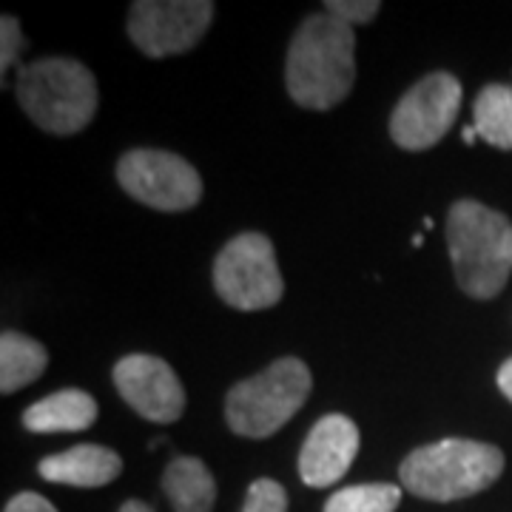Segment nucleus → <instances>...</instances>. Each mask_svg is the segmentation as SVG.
I'll use <instances>...</instances> for the list:
<instances>
[{"label": "nucleus", "mask_w": 512, "mask_h": 512, "mask_svg": "<svg viewBox=\"0 0 512 512\" xmlns=\"http://www.w3.org/2000/svg\"><path fill=\"white\" fill-rule=\"evenodd\" d=\"M214 20L211 0H137L128 9V40L146 57L185 55Z\"/></svg>", "instance_id": "6e6552de"}, {"label": "nucleus", "mask_w": 512, "mask_h": 512, "mask_svg": "<svg viewBox=\"0 0 512 512\" xmlns=\"http://www.w3.org/2000/svg\"><path fill=\"white\" fill-rule=\"evenodd\" d=\"M214 288L234 311H268L285 293L276 251L265 234H237L214 259Z\"/></svg>", "instance_id": "423d86ee"}, {"label": "nucleus", "mask_w": 512, "mask_h": 512, "mask_svg": "<svg viewBox=\"0 0 512 512\" xmlns=\"http://www.w3.org/2000/svg\"><path fill=\"white\" fill-rule=\"evenodd\" d=\"M20 49H23V32H20V20L12 15L0 18V72H6L18 63Z\"/></svg>", "instance_id": "aec40b11"}, {"label": "nucleus", "mask_w": 512, "mask_h": 512, "mask_svg": "<svg viewBox=\"0 0 512 512\" xmlns=\"http://www.w3.org/2000/svg\"><path fill=\"white\" fill-rule=\"evenodd\" d=\"M498 390L512 402V359H507L498 370Z\"/></svg>", "instance_id": "4be33fe9"}, {"label": "nucleus", "mask_w": 512, "mask_h": 512, "mask_svg": "<svg viewBox=\"0 0 512 512\" xmlns=\"http://www.w3.org/2000/svg\"><path fill=\"white\" fill-rule=\"evenodd\" d=\"M15 94L26 117L57 137L83 131L97 111V80L72 57H40L26 63L18 72Z\"/></svg>", "instance_id": "20e7f679"}, {"label": "nucleus", "mask_w": 512, "mask_h": 512, "mask_svg": "<svg viewBox=\"0 0 512 512\" xmlns=\"http://www.w3.org/2000/svg\"><path fill=\"white\" fill-rule=\"evenodd\" d=\"M447 248L458 288L473 299H493L512 274V222L476 200L453 202Z\"/></svg>", "instance_id": "f03ea898"}, {"label": "nucleus", "mask_w": 512, "mask_h": 512, "mask_svg": "<svg viewBox=\"0 0 512 512\" xmlns=\"http://www.w3.org/2000/svg\"><path fill=\"white\" fill-rule=\"evenodd\" d=\"M356 456L359 427L342 413L322 416L299 450V478L313 490H325L348 473Z\"/></svg>", "instance_id": "9b49d317"}, {"label": "nucleus", "mask_w": 512, "mask_h": 512, "mask_svg": "<svg viewBox=\"0 0 512 512\" xmlns=\"http://www.w3.org/2000/svg\"><path fill=\"white\" fill-rule=\"evenodd\" d=\"M3 512H57L55 504L52 501H46L43 495L37 493H18L6 507Z\"/></svg>", "instance_id": "412c9836"}, {"label": "nucleus", "mask_w": 512, "mask_h": 512, "mask_svg": "<svg viewBox=\"0 0 512 512\" xmlns=\"http://www.w3.org/2000/svg\"><path fill=\"white\" fill-rule=\"evenodd\" d=\"M356 83L353 26L328 12L299 23L288 46L285 86L296 106L311 111L336 109Z\"/></svg>", "instance_id": "f257e3e1"}, {"label": "nucleus", "mask_w": 512, "mask_h": 512, "mask_svg": "<svg viewBox=\"0 0 512 512\" xmlns=\"http://www.w3.org/2000/svg\"><path fill=\"white\" fill-rule=\"evenodd\" d=\"M49 365L46 348L18 330H3L0 336V393L12 396L43 376Z\"/></svg>", "instance_id": "2eb2a0df"}, {"label": "nucleus", "mask_w": 512, "mask_h": 512, "mask_svg": "<svg viewBox=\"0 0 512 512\" xmlns=\"http://www.w3.org/2000/svg\"><path fill=\"white\" fill-rule=\"evenodd\" d=\"M473 126L478 137L501 151H512V86L493 83L473 103Z\"/></svg>", "instance_id": "dca6fc26"}, {"label": "nucleus", "mask_w": 512, "mask_h": 512, "mask_svg": "<svg viewBox=\"0 0 512 512\" xmlns=\"http://www.w3.org/2000/svg\"><path fill=\"white\" fill-rule=\"evenodd\" d=\"M163 493L174 512H211L217 501V481L205 461L177 456L165 467Z\"/></svg>", "instance_id": "4468645a"}, {"label": "nucleus", "mask_w": 512, "mask_h": 512, "mask_svg": "<svg viewBox=\"0 0 512 512\" xmlns=\"http://www.w3.org/2000/svg\"><path fill=\"white\" fill-rule=\"evenodd\" d=\"M37 473L52 484L92 490V487H106L123 473V458L103 444H77L72 450L43 458L37 464Z\"/></svg>", "instance_id": "f8f14e48"}, {"label": "nucleus", "mask_w": 512, "mask_h": 512, "mask_svg": "<svg viewBox=\"0 0 512 512\" xmlns=\"http://www.w3.org/2000/svg\"><path fill=\"white\" fill-rule=\"evenodd\" d=\"M382 3L379 0H328L325 3V12L339 18L348 26H356V23H370V20L379 15Z\"/></svg>", "instance_id": "6ab92c4d"}, {"label": "nucleus", "mask_w": 512, "mask_h": 512, "mask_svg": "<svg viewBox=\"0 0 512 512\" xmlns=\"http://www.w3.org/2000/svg\"><path fill=\"white\" fill-rule=\"evenodd\" d=\"M461 111L456 74L433 72L413 83L390 114V137L404 151H427L453 128Z\"/></svg>", "instance_id": "1a4fd4ad"}, {"label": "nucleus", "mask_w": 512, "mask_h": 512, "mask_svg": "<svg viewBox=\"0 0 512 512\" xmlns=\"http://www.w3.org/2000/svg\"><path fill=\"white\" fill-rule=\"evenodd\" d=\"M402 504V490L396 484H353L333 493L325 512H396Z\"/></svg>", "instance_id": "f3484780"}, {"label": "nucleus", "mask_w": 512, "mask_h": 512, "mask_svg": "<svg viewBox=\"0 0 512 512\" xmlns=\"http://www.w3.org/2000/svg\"><path fill=\"white\" fill-rule=\"evenodd\" d=\"M311 370L302 359H276L262 373L234 384L225 396V421L245 439H268L302 410L311 396Z\"/></svg>", "instance_id": "39448f33"}, {"label": "nucleus", "mask_w": 512, "mask_h": 512, "mask_svg": "<svg viewBox=\"0 0 512 512\" xmlns=\"http://www.w3.org/2000/svg\"><path fill=\"white\" fill-rule=\"evenodd\" d=\"M242 512H288V493L274 478H256L248 487Z\"/></svg>", "instance_id": "a211bd4d"}, {"label": "nucleus", "mask_w": 512, "mask_h": 512, "mask_svg": "<svg viewBox=\"0 0 512 512\" xmlns=\"http://www.w3.org/2000/svg\"><path fill=\"white\" fill-rule=\"evenodd\" d=\"M120 512H154V510L148 507L146 501H126V504L120 507Z\"/></svg>", "instance_id": "5701e85b"}, {"label": "nucleus", "mask_w": 512, "mask_h": 512, "mask_svg": "<svg viewBox=\"0 0 512 512\" xmlns=\"http://www.w3.org/2000/svg\"><path fill=\"white\" fill-rule=\"evenodd\" d=\"M461 140H464V143H476V140H478V131H476V126L464 128V134H461Z\"/></svg>", "instance_id": "b1692460"}, {"label": "nucleus", "mask_w": 512, "mask_h": 512, "mask_svg": "<svg viewBox=\"0 0 512 512\" xmlns=\"http://www.w3.org/2000/svg\"><path fill=\"white\" fill-rule=\"evenodd\" d=\"M117 183L131 200L157 211H188L202 200L200 171L180 154L134 148L117 163Z\"/></svg>", "instance_id": "0eeeda50"}, {"label": "nucleus", "mask_w": 512, "mask_h": 512, "mask_svg": "<svg viewBox=\"0 0 512 512\" xmlns=\"http://www.w3.org/2000/svg\"><path fill=\"white\" fill-rule=\"evenodd\" d=\"M114 387L146 421L171 424L183 416L185 390L174 367L151 353H131L114 365Z\"/></svg>", "instance_id": "9d476101"}, {"label": "nucleus", "mask_w": 512, "mask_h": 512, "mask_svg": "<svg viewBox=\"0 0 512 512\" xmlns=\"http://www.w3.org/2000/svg\"><path fill=\"white\" fill-rule=\"evenodd\" d=\"M97 421V402L86 390L66 387L40 399L23 413V427L29 433H80Z\"/></svg>", "instance_id": "ddd939ff"}, {"label": "nucleus", "mask_w": 512, "mask_h": 512, "mask_svg": "<svg viewBox=\"0 0 512 512\" xmlns=\"http://www.w3.org/2000/svg\"><path fill=\"white\" fill-rule=\"evenodd\" d=\"M504 473V453L473 439H444L413 450L399 467L404 490L424 501H458L484 493Z\"/></svg>", "instance_id": "7ed1b4c3"}]
</instances>
